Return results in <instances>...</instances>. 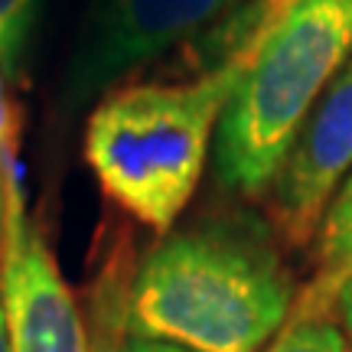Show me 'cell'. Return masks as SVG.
I'll list each match as a JSON object with an SVG mask.
<instances>
[{"instance_id":"cell-15","label":"cell","mask_w":352,"mask_h":352,"mask_svg":"<svg viewBox=\"0 0 352 352\" xmlns=\"http://www.w3.org/2000/svg\"><path fill=\"white\" fill-rule=\"evenodd\" d=\"M0 352H10V333H7V310H3V294H0Z\"/></svg>"},{"instance_id":"cell-3","label":"cell","mask_w":352,"mask_h":352,"mask_svg":"<svg viewBox=\"0 0 352 352\" xmlns=\"http://www.w3.org/2000/svg\"><path fill=\"white\" fill-rule=\"evenodd\" d=\"M349 56L352 0H290L219 121L215 183L232 196H264L310 108Z\"/></svg>"},{"instance_id":"cell-11","label":"cell","mask_w":352,"mask_h":352,"mask_svg":"<svg viewBox=\"0 0 352 352\" xmlns=\"http://www.w3.org/2000/svg\"><path fill=\"white\" fill-rule=\"evenodd\" d=\"M10 78L0 65V160L7 170H16V138H20V121H16V111H13L10 101Z\"/></svg>"},{"instance_id":"cell-8","label":"cell","mask_w":352,"mask_h":352,"mask_svg":"<svg viewBox=\"0 0 352 352\" xmlns=\"http://www.w3.org/2000/svg\"><path fill=\"white\" fill-rule=\"evenodd\" d=\"M39 10H43V0H0V65L10 85H20L26 76V59L36 36Z\"/></svg>"},{"instance_id":"cell-9","label":"cell","mask_w":352,"mask_h":352,"mask_svg":"<svg viewBox=\"0 0 352 352\" xmlns=\"http://www.w3.org/2000/svg\"><path fill=\"white\" fill-rule=\"evenodd\" d=\"M352 254V176L333 196L320 226V271L336 267Z\"/></svg>"},{"instance_id":"cell-14","label":"cell","mask_w":352,"mask_h":352,"mask_svg":"<svg viewBox=\"0 0 352 352\" xmlns=\"http://www.w3.org/2000/svg\"><path fill=\"white\" fill-rule=\"evenodd\" d=\"M10 179H20V170H7L0 160V241H3V228H7V202H10Z\"/></svg>"},{"instance_id":"cell-6","label":"cell","mask_w":352,"mask_h":352,"mask_svg":"<svg viewBox=\"0 0 352 352\" xmlns=\"http://www.w3.org/2000/svg\"><path fill=\"white\" fill-rule=\"evenodd\" d=\"M0 294L10 352H91L76 297L46 241L26 219L20 179H10L7 228L0 241Z\"/></svg>"},{"instance_id":"cell-13","label":"cell","mask_w":352,"mask_h":352,"mask_svg":"<svg viewBox=\"0 0 352 352\" xmlns=\"http://www.w3.org/2000/svg\"><path fill=\"white\" fill-rule=\"evenodd\" d=\"M114 314L111 310H104L98 320V336H95V342H91V352H118V346L121 342L114 340Z\"/></svg>"},{"instance_id":"cell-10","label":"cell","mask_w":352,"mask_h":352,"mask_svg":"<svg viewBox=\"0 0 352 352\" xmlns=\"http://www.w3.org/2000/svg\"><path fill=\"white\" fill-rule=\"evenodd\" d=\"M307 297L327 303L329 310L336 314L346 340L352 342V254L346 261H340L336 267L320 271L314 280V287L307 290Z\"/></svg>"},{"instance_id":"cell-5","label":"cell","mask_w":352,"mask_h":352,"mask_svg":"<svg viewBox=\"0 0 352 352\" xmlns=\"http://www.w3.org/2000/svg\"><path fill=\"white\" fill-rule=\"evenodd\" d=\"M352 176V56L316 98L264 192L267 212L294 245L314 239L333 196Z\"/></svg>"},{"instance_id":"cell-1","label":"cell","mask_w":352,"mask_h":352,"mask_svg":"<svg viewBox=\"0 0 352 352\" xmlns=\"http://www.w3.org/2000/svg\"><path fill=\"white\" fill-rule=\"evenodd\" d=\"M294 310L287 267L248 219H202L157 241L127 284V336L189 352H264Z\"/></svg>"},{"instance_id":"cell-2","label":"cell","mask_w":352,"mask_h":352,"mask_svg":"<svg viewBox=\"0 0 352 352\" xmlns=\"http://www.w3.org/2000/svg\"><path fill=\"white\" fill-rule=\"evenodd\" d=\"M261 39L189 82L124 85L95 104L85 127V160L121 212L153 232L173 228L199 186L219 121Z\"/></svg>"},{"instance_id":"cell-7","label":"cell","mask_w":352,"mask_h":352,"mask_svg":"<svg viewBox=\"0 0 352 352\" xmlns=\"http://www.w3.org/2000/svg\"><path fill=\"white\" fill-rule=\"evenodd\" d=\"M264 352H352V342L333 320V310L327 303L303 294L297 307L290 310L287 323L280 327V333Z\"/></svg>"},{"instance_id":"cell-4","label":"cell","mask_w":352,"mask_h":352,"mask_svg":"<svg viewBox=\"0 0 352 352\" xmlns=\"http://www.w3.org/2000/svg\"><path fill=\"white\" fill-rule=\"evenodd\" d=\"M245 0H91L59 82L63 111L104 98L173 46L228 20Z\"/></svg>"},{"instance_id":"cell-12","label":"cell","mask_w":352,"mask_h":352,"mask_svg":"<svg viewBox=\"0 0 352 352\" xmlns=\"http://www.w3.org/2000/svg\"><path fill=\"white\" fill-rule=\"evenodd\" d=\"M118 352H189L176 342H164V340H147V336H124Z\"/></svg>"}]
</instances>
